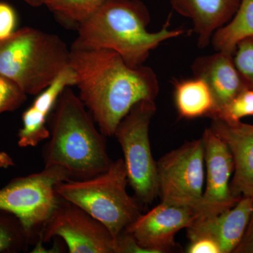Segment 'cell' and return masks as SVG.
<instances>
[{
  "label": "cell",
  "instance_id": "20",
  "mask_svg": "<svg viewBox=\"0 0 253 253\" xmlns=\"http://www.w3.org/2000/svg\"><path fill=\"white\" fill-rule=\"evenodd\" d=\"M31 241L16 216L0 211V253H17L27 251Z\"/></svg>",
  "mask_w": 253,
  "mask_h": 253
},
{
  "label": "cell",
  "instance_id": "24",
  "mask_svg": "<svg viewBox=\"0 0 253 253\" xmlns=\"http://www.w3.org/2000/svg\"><path fill=\"white\" fill-rule=\"evenodd\" d=\"M17 16L14 8L0 1V41L9 38L16 31Z\"/></svg>",
  "mask_w": 253,
  "mask_h": 253
},
{
  "label": "cell",
  "instance_id": "17",
  "mask_svg": "<svg viewBox=\"0 0 253 253\" xmlns=\"http://www.w3.org/2000/svg\"><path fill=\"white\" fill-rule=\"evenodd\" d=\"M174 99L179 116L187 119L210 118L214 109L210 88L206 82L198 78L176 81Z\"/></svg>",
  "mask_w": 253,
  "mask_h": 253
},
{
  "label": "cell",
  "instance_id": "7",
  "mask_svg": "<svg viewBox=\"0 0 253 253\" xmlns=\"http://www.w3.org/2000/svg\"><path fill=\"white\" fill-rule=\"evenodd\" d=\"M155 101H140L131 108L115 131L122 149L128 184L142 204L158 196L157 161L151 152L149 126L156 112Z\"/></svg>",
  "mask_w": 253,
  "mask_h": 253
},
{
  "label": "cell",
  "instance_id": "25",
  "mask_svg": "<svg viewBox=\"0 0 253 253\" xmlns=\"http://www.w3.org/2000/svg\"><path fill=\"white\" fill-rule=\"evenodd\" d=\"M188 253H221L219 245L208 238H198L190 241L186 249Z\"/></svg>",
  "mask_w": 253,
  "mask_h": 253
},
{
  "label": "cell",
  "instance_id": "4",
  "mask_svg": "<svg viewBox=\"0 0 253 253\" xmlns=\"http://www.w3.org/2000/svg\"><path fill=\"white\" fill-rule=\"evenodd\" d=\"M69 60L70 48L59 36L36 28H21L0 41V74L27 95L44 90Z\"/></svg>",
  "mask_w": 253,
  "mask_h": 253
},
{
  "label": "cell",
  "instance_id": "14",
  "mask_svg": "<svg viewBox=\"0 0 253 253\" xmlns=\"http://www.w3.org/2000/svg\"><path fill=\"white\" fill-rule=\"evenodd\" d=\"M253 210V198L242 196L233 207L213 215H200L187 228L190 241L208 238L221 253H233L244 236Z\"/></svg>",
  "mask_w": 253,
  "mask_h": 253
},
{
  "label": "cell",
  "instance_id": "1",
  "mask_svg": "<svg viewBox=\"0 0 253 253\" xmlns=\"http://www.w3.org/2000/svg\"><path fill=\"white\" fill-rule=\"evenodd\" d=\"M70 67L76 75L79 97L106 136L115 131L131 108L155 101L159 81L152 68H131L116 51L71 45Z\"/></svg>",
  "mask_w": 253,
  "mask_h": 253
},
{
  "label": "cell",
  "instance_id": "3",
  "mask_svg": "<svg viewBox=\"0 0 253 253\" xmlns=\"http://www.w3.org/2000/svg\"><path fill=\"white\" fill-rule=\"evenodd\" d=\"M150 21L149 10L140 0H104L78 26L72 44L112 50L128 66L139 67L161 43L184 33L182 29H170L169 21L160 31L151 33L147 29Z\"/></svg>",
  "mask_w": 253,
  "mask_h": 253
},
{
  "label": "cell",
  "instance_id": "8",
  "mask_svg": "<svg viewBox=\"0 0 253 253\" xmlns=\"http://www.w3.org/2000/svg\"><path fill=\"white\" fill-rule=\"evenodd\" d=\"M205 172L202 138L187 141L163 156L157 161L161 202L189 206L202 214Z\"/></svg>",
  "mask_w": 253,
  "mask_h": 253
},
{
  "label": "cell",
  "instance_id": "9",
  "mask_svg": "<svg viewBox=\"0 0 253 253\" xmlns=\"http://www.w3.org/2000/svg\"><path fill=\"white\" fill-rule=\"evenodd\" d=\"M54 237L65 241L70 253H116V239L107 227L62 199L43 227L40 242H48Z\"/></svg>",
  "mask_w": 253,
  "mask_h": 253
},
{
  "label": "cell",
  "instance_id": "16",
  "mask_svg": "<svg viewBox=\"0 0 253 253\" xmlns=\"http://www.w3.org/2000/svg\"><path fill=\"white\" fill-rule=\"evenodd\" d=\"M172 9L193 23L198 46L204 49L214 33L234 17L241 0H169Z\"/></svg>",
  "mask_w": 253,
  "mask_h": 253
},
{
  "label": "cell",
  "instance_id": "5",
  "mask_svg": "<svg viewBox=\"0 0 253 253\" xmlns=\"http://www.w3.org/2000/svg\"><path fill=\"white\" fill-rule=\"evenodd\" d=\"M128 184L123 158L107 170L88 179L63 181L56 187L61 199L81 208L107 227L114 239L142 214L140 201L126 192Z\"/></svg>",
  "mask_w": 253,
  "mask_h": 253
},
{
  "label": "cell",
  "instance_id": "15",
  "mask_svg": "<svg viewBox=\"0 0 253 253\" xmlns=\"http://www.w3.org/2000/svg\"><path fill=\"white\" fill-rule=\"evenodd\" d=\"M76 75L68 66L40 94L22 115V127L18 134L20 147H34L49 138L47 121L60 95L68 86L76 85Z\"/></svg>",
  "mask_w": 253,
  "mask_h": 253
},
{
  "label": "cell",
  "instance_id": "6",
  "mask_svg": "<svg viewBox=\"0 0 253 253\" xmlns=\"http://www.w3.org/2000/svg\"><path fill=\"white\" fill-rule=\"evenodd\" d=\"M69 179L67 171L56 166H45L41 172L15 178L0 189V211L19 219L31 244L40 242L41 231L61 199L56 186Z\"/></svg>",
  "mask_w": 253,
  "mask_h": 253
},
{
  "label": "cell",
  "instance_id": "26",
  "mask_svg": "<svg viewBox=\"0 0 253 253\" xmlns=\"http://www.w3.org/2000/svg\"><path fill=\"white\" fill-rule=\"evenodd\" d=\"M233 253H253V210L244 236Z\"/></svg>",
  "mask_w": 253,
  "mask_h": 253
},
{
  "label": "cell",
  "instance_id": "10",
  "mask_svg": "<svg viewBox=\"0 0 253 253\" xmlns=\"http://www.w3.org/2000/svg\"><path fill=\"white\" fill-rule=\"evenodd\" d=\"M201 214L189 206L161 202L142 213L125 231L147 253H169L178 246L176 234L187 229Z\"/></svg>",
  "mask_w": 253,
  "mask_h": 253
},
{
  "label": "cell",
  "instance_id": "2",
  "mask_svg": "<svg viewBox=\"0 0 253 253\" xmlns=\"http://www.w3.org/2000/svg\"><path fill=\"white\" fill-rule=\"evenodd\" d=\"M49 141L43 148L44 166L64 168L71 179L82 180L107 170L111 161L106 136L90 112L68 86L50 115Z\"/></svg>",
  "mask_w": 253,
  "mask_h": 253
},
{
  "label": "cell",
  "instance_id": "23",
  "mask_svg": "<svg viewBox=\"0 0 253 253\" xmlns=\"http://www.w3.org/2000/svg\"><path fill=\"white\" fill-rule=\"evenodd\" d=\"M247 116H253V89H251L238 94L216 118L226 121H240Z\"/></svg>",
  "mask_w": 253,
  "mask_h": 253
},
{
  "label": "cell",
  "instance_id": "19",
  "mask_svg": "<svg viewBox=\"0 0 253 253\" xmlns=\"http://www.w3.org/2000/svg\"><path fill=\"white\" fill-rule=\"evenodd\" d=\"M33 6L44 5L60 23L77 29L104 0H25Z\"/></svg>",
  "mask_w": 253,
  "mask_h": 253
},
{
  "label": "cell",
  "instance_id": "22",
  "mask_svg": "<svg viewBox=\"0 0 253 253\" xmlns=\"http://www.w3.org/2000/svg\"><path fill=\"white\" fill-rule=\"evenodd\" d=\"M27 96L16 83L0 74V115L18 109Z\"/></svg>",
  "mask_w": 253,
  "mask_h": 253
},
{
  "label": "cell",
  "instance_id": "12",
  "mask_svg": "<svg viewBox=\"0 0 253 253\" xmlns=\"http://www.w3.org/2000/svg\"><path fill=\"white\" fill-rule=\"evenodd\" d=\"M230 150L234 163L230 191L233 197L253 198V125L213 118L210 126Z\"/></svg>",
  "mask_w": 253,
  "mask_h": 253
},
{
  "label": "cell",
  "instance_id": "13",
  "mask_svg": "<svg viewBox=\"0 0 253 253\" xmlns=\"http://www.w3.org/2000/svg\"><path fill=\"white\" fill-rule=\"evenodd\" d=\"M194 77L206 82L212 93L214 109L210 118L219 117L238 94L249 89L234 64L233 54L216 51L196 58L192 66Z\"/></svg>",
  "mask_w": 253,
  "mask_h": 253
},
{
  "label": "cell",
  "instance_id": "18",
  "mask_svg": "<svg viewBox=\"0 0 253 253\" xmlns=\"http://www.w3.org/2000/svg\"><path fill=\"white\" fill-rule=\"evenodd\" d=\"M253 37V0H241L234 17L213 35L211 44L216 51L234 54L240 41Z\"/></svg>",
  "mask_w": 253,
  "mask_h": 253
},
{
  "label": "cell",
  "instance_id": "21",
  "mask_svg": "<svg viewBox=\"0 0 253 253\" xmlns=\"http://www.w3.org/2000/svg\"><path fill=\"white\" fill-rule=\"evenodd\" d=\"M234 54L236 68L249 89H253V37L240 41Z\"/></svg>",
  "mask_w": 253,
  "mask_h": 253
},
{
  "label": "cell",
  "instance_id": "11",
  "mask_svg": "<svg viewBox=\"0 0 253 253\" xmlns=\"http://www.w3.org/2000/svg\"><path fill=\"white\" fill-rule=\"evenodd\" d=\"M201 138L206 172L201 215H213L233 207L241 198L236 199L231 194L230 179L234 163L227 145L210 127L205 129Z\"/></svg>",
  "mask_w": 253,
  "mask_h": 253
}]
</instances>
